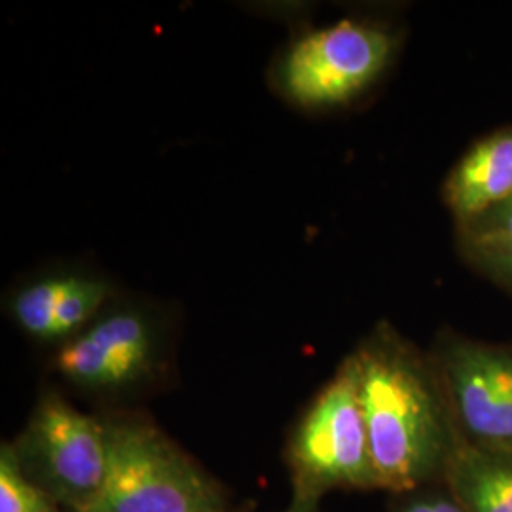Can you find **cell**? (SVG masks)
I'll return each mask as SVG.
<instances>
[{
	"mask_svg": "<svg viewBox=\"0 0 512 512\" xmlns=\"http://www.w3.org/2000/svg\"><path fill=\"white\" fill-rule=\"evenodd\" d=\"M0 512H69L19 473L6 444L0 448Z\"/></svg>",
	"mask_w": 512,
	"mask_h": 512,
	"instance_id": "cell-11",
	"label": "cell"
},
{
	"mask_svg": "<svg viewBox=\"0 0 512 512\" xmlns=\"http://www.w3.org/2000/svg\"><path fill=\"white\" fill-rule=\"evenodd\" d=\"M351 357L380 490L403 494L444 480L463 442L429 351L382 323Z\"/></svg>",
	"mask_w": 512,
	"mask_h": 512,
	"instance_id": "cell-1",
	"label": "cell"
},
{
	"mask_svg": "<svg viewBox=\"0 0 512 512\" xmlns=\"http://www.w3.org/2000/svg\"><path fill=\"white\" fill-rule=\"evenodd\" d=\"M321 501H313V499H302V497H293L291 505L283 512H321L319 507Z\"/></svg>",
	"mask_w": 512,
	"mask_h": 512,
	"instance_id": "cell-15",
	"label": "cell"
},
{
	"mask_svg": "<svg viewBox=\"0 0 512 512\" xmlns=\"http://www.w3.org/2000/svg\"><path fill=\"white\" fill-rule=\"evenodd\" d=\"M389 512H467L444 480L391 495Z\"/></svg>",
	"mask_w": 512,
	"mask_h": 512,
	"instance_id": "cell-13",
	"label": "cell"
},
{
	"mask_svg": "<svg viewBox=\"0 0 512 512\" xmlns=\"http://www.w3.org/2000/svg\"><path fill=\"white\" fill-rule=\"evenodd\" d=\"M444 482L467 512H512V454L461 444Z\"/></svg>",
	"mask_w": 512,
	"mask_h": 512,
	"instance_id": "cell-9",
	"label": "cell"
},
{
	"mask_svg": "<svg viewBox=\"0 0 512 512\" xmlns=\"http://www.w3.org/2000/svg\"><path fill=\"white\" fill-rule=\"evenodd\" d=\"M285 458L293 497L321 501L332 490H380L351 355L296 423Z\"/></svg>",
	"mask_w": 512,
	"mask_h": 512,
	"instance_id": "cell-3",
	"label": "cell"
},
{
	"mask_svg": "<svg viewBox=\"0 0 512 512\" xmlns=\"http://www.w3.org/2000/svg\"><path fill=\"white\" fill-rule=\"evenodd\" d=\"M465 260L478 272L512 293V239L459 236Z\"/></svg>",
	"mask_w": 512,
	"mask_h": 512,
	"instance_id": "cell-12",
	"label": "cell"
},
{
	"mask_svg": "<svg viewBox=\"0 0 512 512\" xmlns=\"http://www.w3.org/2000/svg\"><path fill=\"white\" fill-rule=\"evenodd\" d=\"M512 194V128L495 131L465 152L444 183V202L465 224Z\"/></svg>",
	"mask_w": 512,
	"mask_h": 512,
	"instance_id": "cell-8",
	"label": "cell"
},
{
	"mask_svg": "<svg viewBox=\"0 0 512 512\" xmlns=\"http://www.w3.org/2000/svg\"><path fill=\"white\" fill-rule=\"evenodd\" d=\"M459 236L473 238H511L512 239V194L503 202L476 215L475 219L459 224Z\"/></svg>",
	"mask_w": 512,
	"mask_h": 512,
	"instance_id": "cell-14",
	"label": "cell"
},
{
	"mask_svg": "<svg viewBox=\"0 0 512 512\" xmlns=\"http://www.w3.org/2000/svg\"><path fill=\"white\" fill-rule=\"evenodd\" d=\"M158 359V336L143 313H109L76 334L55 355V370L71 384L114 393L143 382Z\"/></svg>",
	"mask_w": 512,
	"mask_h": 512,
	"instance_id": "cell-7",
	"label": "cell"
},
{
	"mask_svg": "<svg viewBox=\"0 0 512 512\" xmlns=\"http://www.w3.org/2000/svg\"><path fill=\"white\" fill-rule=\"evenodd\" d=\"M69 277L44 279L19 291L12 313L19 327L38 340H54L55 313L67 289Z\"/></svg>",
	"mask_w": 512,
	"mask_h": 512,
	"instance_id": "cell-10",
	"label": "cell"
},
{
	"mask_svg": "<svg viewBox=\"0 0 512 512\" xmlns=\"http://www.w3.org/2000/svg\"><path fill=\"white\" fill-rule=\"evenodd\" d=\"M105 486L86 512H226L215 478L143 418H110Z\"/></svg>",
	"mask_w": 512,
	"mask_h": 512,
	"instance_id": "cell-2",
	"label": "cell"
},
{
	"mask_svg": "<svg viewBox=\"0 0 512 512\" xmlns=\"http://www.w3.org/2000/svg\"><path fill=\"white\" fill-rule=\"evenodd\" d=\"M461 442L512 454V344L444 330L429 351Z\"/></svg>",
	"mask_w": 512,
	"mask_h": 512,
	"instance_id": "cell-5",
	"label": "cell"
},
{
	"mask_svg": "<svg viewBox=\"0 0 512 512\" xmlns=\"http://www.w3.org/2000/svg\"><path fill=\"white\" fill-rule=\"evenodd\" d=\"M391 54L393 38L382 29L338 21L294 42L281 61L279 82L302 107L340 105L370 86Z\"/></svg>",
	"mask_w": 512,
	"mask_h": 512,
	"instance_id": "cell-6",
	"label": "cell"
},
{
	"mask_svg": "<svg viewBox=\"0 0 512 512\" xmlns=\"http://www.w3.org/2000/svg\"><path fill=\"white\" fill-rule=\"evenodd\" d=\"M6 446L19 473L65 511H88L105 486V420L76 410L57 393L40 397L25 429Z\"/></svg>",
	"mask_w": 512,
	"mask_h": 512,
	"instance_id": "cell-4",
	"label": "cell"
}]
</instances>
